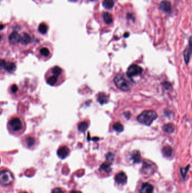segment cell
Wrapping results in <instances>:
<instances>
[{
	"label": "cell",
	"mask_w": 192,
	"mask_h": 193,
	"mask_svg": "<svg viewBox=\"0 0 192 193\" xmlns=\"http://www.w3.org/2000/svg\"><path fill=\"white\" fill-rule=\"evenodd\" d=\"M8 45L14 51H24L32 47L35 36L31 29L23 24H14L7 31Z\"/></svg>",
	"instance_id": "cell-1"
},
{
	"label": "cell",
	"mask_w": 192,
	"mask_h": 193,
	"mask_svg": "<svg viewBox=\"0 0 192 193\" xmlns=\"http://www.w3.org/2000/svg\"><path fill=\"white\" fill-rule=\"evenodd\" d=\"M27 125L24 117L18 115H11L7 120V129L10 134L15 137H19L26 131Z\"/></svg>",
	"instance_id": "cell-2"
},
{
	"label": "cell",
	"mask_w": 192,
	"mask_h": 193,
	"mask_svg": "<svg viewBox=\"0 0 192 193\" xmlns=\"http://www.w3.org/2000/svg\"><path fill=\"white\" fill-rule=\"evenodd\" d=\"M64 79V70L60 66H54L47 69L45 75V80L51 87H58Z\"/></svg>",
	"instance_id": "cell-3"
},
{
	"label": "cell",
	"mask_w": 192,
	"mask_h": 193,
	"mask_svg": "<svg viewBox=\"0 0 192 193\" xmlns=\"http://www.w3.org/2000/svg\"><path fill=\"white\" fill-rule=\"evenodd\" d=\"M17 69V62L14 58L9 57L0 58V80L6 76L15 73Z\"/></svg>",
	"instance_id": "cell-4"
},
{
	"label": "cell",
	"mask_w": 192,
	"mask_h": 193,
	"mask_svg": "<svg viewBox=\"0 0 192 193\" xmlns=\"http://www.w3.org/2000/svg\"><path fill=\"white\" fill-rule=\"evenodd\" d=\"M38 59L42 62H46L51 58L53 54V44L49 42H45L37 47L34 52Z\"/></svg>",
	"instance_id": "cell-5"
},
{
	"label": "cell",
	"mask_w": 192,
	"mask_h": 193,
	"mask_svg": "<svg viewBox=\"0 0 192 193\" xmlns=\"http://www.w3.org/2000/svg\"><path fill=\"white\" fill-rule=\"evenodd\" d=\"M23 146L27 149L33 150L36 148L40 143V140L36 135L32 133L24 135L20 139Z\"/></svg>",
	"instance_id": "cell-6"
},
{
	"label": "cell",
	"mask_w": 192,
	"mask_h": 193,
	"mask_svg": "<svg viewBox=\"0 0 192 193\" xmlns=\"http://www.w3.org/2000/svg\"><path fill=\"white\" fill-rule=\"evenodd\" d=\"M14 176L11 171L6 168H0V185L9 187L14 184Z\"/></svg>",
	"instance_id": "cell-7"
},
{
	"label": "cell",
	"mask_w": 192,
	"mask_h": 193,
	"mask_svg": "<svg viewBox=\"0 0 192 193\" xmlns=\"http://www.w3.org/2000/svg\"><path fill=\"white\" fill-rule=\"evenodd\" d=\"M158 115L154 111L148 110L144 111L140 113L138 117L137 120L141 124L145 125H150L157 118Z\"/></svg>",
	"instance_id": "cell-8"
},
{
	"label": "cell",
	"mask_w": 192,
	"mask_h": 193,
	"mask_svg": "<svg viewBox=\"0 0 192 193\" xmlns=\"http://www.w3.org/2000/svg\"><path fill=\"white\" fill-rule=\"evenodd\" d=\"M114 81L116 87L122 91H129L132 87V84L130 82L128 81L121 73H118L116 75Z\"/></svg>",
	"instance_id": "cell-9"
},
{
	"label": "cell",
	"mask_w": 192,
	"mask_h": 193,
	"mask_svg": "<svg viewBox=\"0 0 192 193\" xmlns=\"http://www.w3.org/2000/svg\"><path fill=\"white\" fill-rule=\"evenodd\" d=\"M8 46L6 35L0 31V57L4 55L7 51Z\"/></svg>",
	"instance_id": "cell-10"
},
{
	"label": "cell",
	"mask_w": 192,
	"mask_h": 193,
	"mask_svg": "<svg viewBox=\"0 0 192 193\" xmlns=\"http://www.w3.org/2000/svg\"><path fill=\"white\" fill-rule=\"evenodd\" d=\"M142 72H143V69L140 66H138L136 65H132L129 67L126 73H127V76L130 78H132L133 77L140 75Z\"/></svg>",
	"instance_id": "cell-11"
},
{
	"label": "cell",
	"mask_w": 192,
	"mask_h": 193,
	"mask_svg": "<svg viewBox=\"0 0 192 193\" xmlns=\"http://www.w3.org/2000/svg\"><path fill=\"white\" fill-rule=\"evenodd\" d=\"M70 153V150L69 148L66 146H60L57 151V155L59 158L62 159H65V158L69 155Z\"/></svg>",
	"instance_id": "cell-12"
},
{
	"label": "cell",
	"mask_w": 192,
	"mask_h": 193,
	"mask_svg": "<svg viewBox=\"0 0 192 193\" xmlns=\"http://www.w3.org/2000/svg\"><path fill=\"white\" fill-rule=\"evenodd\" d=\"M127 177L123 172H120L115 176L116 182L120 185H124L127 182Z\"/></svg>",
	"instance_id": "cell-13"
},
{
	"label": "cell",
	"mask_w": 192,
	"mask_h": 193,
	"mask_svg": "<svg viewBox=\"0 0 192 193\" xmlns=\"http://www.w3.org/2000/svg\"><path fill=\"white\" fill-rule=\"evenodd\" d=\"M19 92V87L17 84H12L8 88V93L11 97H14V98L16 96H18Z\"/></svg>",
	"instance_id": "cell-14"
},
{
	"label": "cell",
	"mask_w": 192,
	"mask_h": 193,
	"mask_svg": "<svg viewBox=\"0 0 192 193\" xmlns=\"http://www.w3.org/2000/svg\"><path fill=\"white\" fill-rule=\"evenodd\" d=\"M153 186L149 183H144L141 185L139 190L140 193H152L153 191Z\"/></svg>",
	"instance_id": "cell-15"
},
{
	"label": "cell",
	"mask_w": 192,
	"mask_h": 193,
	"mask_svg": "<svg viewBox=\"0 0 192 193\" xmlns=\"http://www.w3.org/2000/svg\"><path fill=\"white\" fill-rule=\"evenodd\" d=\"M111 161H105L104 163L100 165V170L102 171L105 172L107 173H110L111 171H112V169L110 168V165H111Z\"/></svg>",
	"instance_id": "cell-16"
},
{
	"label": "cell",
	"mask_w": 192,
	"mask_h": 193,
	"mask_svg": "<svg viewBox=\"0 0 192 193\" xmlns=\"http://www.w3.org/2000/svg\"><path fill=\"white\" fill-rule=\"evenodd\" d=\"M97 99L98 102L101 105H104L108 102V97L104 93H100L97 96Z\"/></svg>",
	"instance_id": "cell-17"
},
{
	"label": "cell",
	"mask_w": 192,
	"mask_h": 193,
	"mask_svg": "<svg viewBox=\"0 0 192 193\" xmlns=\"http://www.w3.org/2000/svg\"><path fill=\"white\" fill-rule=\"evenodd\" d=\"M160 9L164 12H169L171 10V4L167 1H162L160 4Z\"/></svg>",
	"instance_id": "cell-18"
},
{
	"label": "cell",
	"mask_w": 192,
	"mask_h": 193,
	"mask_svg": "<svg viewBox=\"0 0 192 193\" xmlns=\"http://www.w3.org/2000/svg\"><path fill=\"white\" fill-rule=\"evenodd\" d=\"M49 29V26L46 23H40V25L38 26V31L42 35H45L46 34Z\"/></svg>",
	"instance_id": "cell-19"
},
{
	"label": "cell",
	"mask_w": 192,
	"mask_h": 193,
	"mask_svg": "<svg viewBox=\"0 0 192 193\" xmlns=\"http://www.w3.org/2000/svg\"><path fill=\"white\" fill-rule=\"evenodd\" d=\"M163 131L167 133L171 134L172 133L175 131V126L172 123H168L164 125L163 127Z\"/></svg>",
	"instance_id": "cell-20"
},
{
	"label": "cell",
	"mask_w": 192,
	"mask_h": 193,
	"mask_svg": "<svg viewBox=\"0 0 192 193\" xmlns=\"http://www.w3.org/2000/svg\"><path fill=\"white\" fill-rule=\"evenodd\" d=\"M131 159L135 163H139L141 160V155L139 151H134L131 155Z\"/></svg>",
	"instance_id": "cell-21"
},
{
	"label": "cell",
	"mask_w": 192,
	"mask_h": 193,
	"mask_svg": "<svg viewBox=\"0 0 192 193\" xmlns=\"http://www.w3.org/2000/svg\"><path fill=\"white\" fill-rule=\"evenodd\" d=\"M163 156L165 157H170L172 153V149L170 146H165L162 150Z\"/></svg>",
	"instance_id": "cell-22"
},
{
	"label": "cell",
	"mask_w": 192,
	"mask_h": 193,
	"mask_svg": "<svg viewBox=\"0 0 192 193\" xmlns=\"http://www.w3.org/2000/svg\"><path fill=\"white\" fill-rule=\"evenodd\" d=\"M113 0H104L103 2V6L107 9H112L114 6Z\"/></svg>",
	"instance_id": "cell-23"
},
{
	"label": "cell",
	"mask_w": 192,
	"mask_h": 193,
	"mask_svg": "<svg viewBox=\"0 0 192 193\" xmlns=\"http://www.w3.org/2000/svg\"><path fill=\"white\" fill-rule=\"evenodd\" d=\"M190 54H191V47H190V43H189V46L187 48L184 54V59L187 63H188L189 62V59L190 58Z\"/></svg>",
	"instance_id": "cell-24"
},
{
	"label": "cell",
	"mask_w": 192,
	"mask_h": 193,
	"mask_svg": "<svg viewBox=\"0 0 192 193\" xmlns=\"http://www.w3.org/2000/svg\"><path fill=\"white\" fill-rule=\"evenodd\" d=\"M103 19H104V22L107 24H110L113 21V18L112 15L110 14L109 13H107V12L104 13L103 14Z\"/></svg>",
	"instance_id": "cell-25"
},
{
	"label": "cell",
	"mask_w": 192,
	"mask_h": 193,
	"mask_svg": "<svg viewBox=\"0 0 192 193\" xmlns=\"http://www.w3.org/2000/svg\"><path fill=\"white\" fill-rule=\"evenodd\" d=\"M113 128L114 131H116V132H117L118 133H121V132H123V129H124L123 125L121 124L120 122H116V123H114L113 125Z\"/></svg>",
	"instance_id": "cell-26"
},
{
	"label": "cell",
	"mask_w": 192,
	"mask_h": 193,
	"mask_svg": "<svg viewBox=\"0 0 192 193\" xmlns=\"http://www.w3.org/2000/svg\"><path fill=\"white\" fill-rule=\"evenodd\" d=\"M89 125L86 122H81L78 125V129L80 132H85L86 131L88 128Z\"/></svg>",
	"instance_id": "cell-27"
},
{
	"label": "cell",
	"mask_w": 192,
	"mask_h": 193,
	"mask_svg": "<svg viewBox=\"0 0 192 193\" xmlns=\"http://www.w3.org/2000/svg\"><path fill=\"white\" fill-rule=\"evenodd\" d=\"M51 193H64L63 190L60 187H55L52 190Z\"/></svg>",
	"instance_id": "cell-28"
},
{
	"label": "cell",
	"mask_w": 192,
	"mask_h": 193,
	"mask_svg": "<svg viewBox=\"0 0 192 193\" xmlns=\"http://www.w3.org/2000/svg\"><path fill=\"white\" fill-rule=\"evenodd\" d=\"M189 168V165L187 166V167L186 168H182V169H181V173L182 175H183V176H185V175H186L187 173V171H188Z\"/></svg>",
	"instance_id": "cell-29"
},
{
	"label": "cell",
	"mask_w": 192,
	"mask_h": 193,
	"mask_svg": "<svg viewBox=\"0 0 192 193\" xmlns=\"http://www.w3.org/2000/svg\"><path fill=\"white\" fill-rule=\"evenodd\" d=\"M124 115L127 117V119H129L130 117V113L129 112H126L124 113Z\"/></svg>",
	"instance_id": "cell-30"
},
{
	"label": "cell",
	"mask_w": 192,
	"mask_h": 193,
	"mask_svg": "<svg viewBox=\"0 0 192 193\" xmlns=\"http://www.w3.org/2000/svg\"><path fill=\"white\" fill-rule=\"evenodd\" d=\"M82 193L81 191H77V190H72V191H71V193Z\"/></svg>",
	"instance_id": "cell-31"
},
{
	"label": "cell",
	"mask_w": 192,
	"mask_h": 193,
	"mask_svg": "<svg viewBox=\"0 0 192 193\" xmlns=\"http://www.w3.org/2000/svg\"><path fill=\"white\" fill-rule=\"evenodd\" d=\"M37 2H44L45 1H46V0H36Z\"/></svg>",
	"instance_id": "cell-32"
},
{
	"label": "cell",
	"mask_w": 192,
	"mask_h": 193,
	"mask_svg": "<svg viewBox=\"0 0 192 193\" xmlns=\"http://www.w3.org/2000/svg\"><path fill=\"white\" fill-rule=\"evenodd\" d=\"M99 139H98V138H95V139H92V140H94V141H97L98 140H99Z\"/></svg>",
	"instance_id": "cell-33"
},
{
	"label": "cell",
	"mask_w": 192,
	"mask_h": 193,
	"mask_svg": "<svg viewBox=\"0 0 192 193\" xmlns=\"http://www.w3.org/2000/svg\"><path fill=\"white\" fill-rule=\"evenodd\" d=\"M20 193H28V192H27V191H22Z\"/></svg>",
	"instance_id": "cell-34"
},
{
	"label": "cell",
	"mask_w": 192,
	"mask_h": 193,
	"mask_svg": "<svg viewBox=\"0 0 192 193\" xmlns=\"http://www.w3.org/2000/svg\"><path fill=\"white\" fill-rule=\"evenodd\" d=\"M71 1H76L77 0H71Z\"/></svg>",
	"instance_id": "cell-35"
},
{
	"label": "cell",
	"mask_w": 192,
	"mask_h": 193,
	"mask_svg": "<svg viewBox=\"0 0 192 193\" xmlns=\"http://www.w3.org/2000/svg\"><path fill=\"white\" fill-rule=\"evenodd\" d=\"M91 1H96V0H90Z\"/></svg>",
	"instance_id": "cell-36"
},
{
	"label": "cell",
	"mask_w": 192,
	"mask_h": 193,
	"mask_svg": "<svg viewBox=\"0 0 192 193\" xmlns=\"http://www.w3.org/2000/svg\"><path fill=\"white\" fill-rule=\"evenodd\" d=\"M0 163H1V158H0Z\"/></svg>",
	"instance_id": "cell-37"
}]
</instances>
